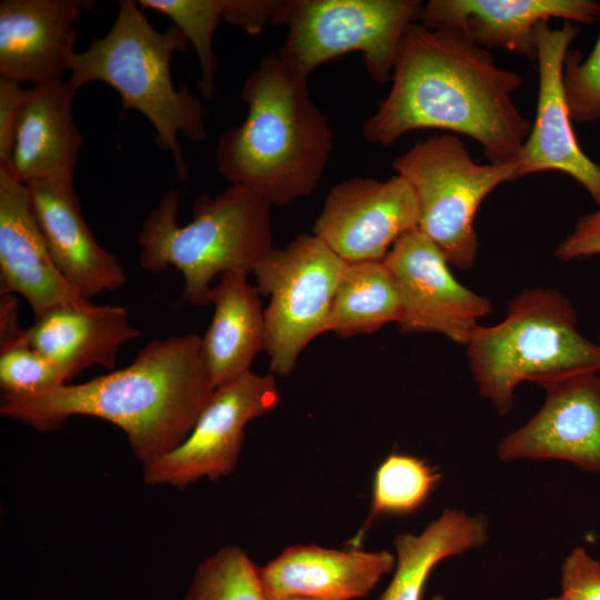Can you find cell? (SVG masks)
I'll use <instances>...</instances> for the list:
<instances>
[{
    "label": "cell",
    "instance_id": "27",
    "mask_svg": "<svg viewBox=\"0 0 600 600\" xmlns=\"http://www.w3.org/2000/svg\"><path fill=\"white\" fill-rule=\"evenodd\" d=\"M183 600H267L259 567L237 546H227L196 570Z\"/></svg>",
    "mask_w": 600,
    "mask_h": 600
},
{
    "label": "cell",
    "instance_id": "36",
    "mask_svg": "<svg viewBox=\"0 0 600 600\" xmlns=\"http://www.w3.org/2000/svg\"><path fill=\"white\" fill-rule=\"evenodd\" d=\"M543 600H567V599H564L562 596H560V597H557V598H547V599H543Z\"/></svg>",
    "mask_w": 600,
    "mask_h": 600
},
{
    "label": "cell",
    "instance_id": "13",
    "mask_svg": "<svg viewBox=\"0 0 600 600\" xmlns=\"http://www.w3.org/2000/svg\"><path fill=\"white\" fill-rule=\"evenodd\" d=\"M579 33L571 22L536 28L539 71L536 118L518 160V178L558 170L573 178L600 207V166L580 148L563 88V64Z\"/></svg>",
    "mask_w": 600,
    "mask_h": 600
},
{
    "label": "cell",
    "instance_id": "15",
    "mask_svg": "<svg viewBox=\"0 0 600 600\" xmlns=\"http://www.w3.org/2000/svg\"><path fill=\"white\" fill-rule=\"evenodd\" d=\"M0 292L21 294L36 320L58 309L90 303L56 266L28 188L7 166H0Z\"/></svg>",
    "mask_w": 600,
    "mask_h": 600
},
{
    "label": "cell",
    "instance_id": "33",
    "mask_svg": "<svg viewBox=\"0 0 600 600\" xmlns=\"http://www.w3.org/2000/svg\"><path fill=\"white\" fill-rule=\"evenodd\" d=\"M24 88L21 83L0 77V164L11 159L16 117Z\"/></svg>",
    "mask_w": 600,
    "mask_h": 600
},
{
    "label": "cell",
    "instance_id": "17",
    "mask_svg": "<svg viewBox=\"0 0 600 600\" xmlns=\"http://www.w3.org/2000/svg\"><path fill=\"white\" fill-rule=\"evenodd\" d=\"M83 0H2L0 77L31 86L62 80L77 41Z\"/></svg>",
    "mask_w": 600,
    "mask_h": 600
},
{
    "label": "cell",
    "instance_id": "11",
    "mask_svg": "<svg viewBox=\"0 0 600 600\" xmlns=\"http://www.w3.org/2000/svg\"><path fill=\"white\" fill-rule=\"evenodd\" d=\"M383 262L397 286L403 333H439L467 346L492 304L460 283L440 249L418 228L401 236Z\"/></svg>",
    "mask_w": 600,
    "mask_h": 600
},
{
    "label": "cell",
    "instance_id": "9",
    "mask_svg": "<svg viewBox=\"0 0 600 600\" xmlns=\"http://www.w3.org/2000/svg\"><path fill=\"white\" fill-rule=\"evenodd\" d=\"M346 263L317 236L300 234L273 248L253 269L260 294L269 298L266 352L273 373L290 374L304 348L328 332Z\"/></svg>",
    "mask_w": 600,
    "mask_h": 600
},
{
    "label": "cell",
    "instance_id": "1",
    "mask_svg": "<svg viewBox=\"0 0 600 600\" xmlns=\"http://www.w3.org/2000/svg\"><path fill=\"white\" fill-rule=\"evenodd\" d=\"M390 82L362 124L368 142L386 147L411 131L437 129L473 139L488 162L519 160L532 126L512 99L522 79L464 33L412 23Z\"/></svg>",
    "mask_w": 600,
    "mask_h": 600
},
{
    "label": "cell",
    "instance_id": "29",
    "mask_svg": "<svg viewBox=\"0 0 600 600\" xmlns=\"http://www.w3.org/2000/svg\"><path fill=\"white\" fill-rule=\"evenodd\" d=\"M563 88L572 121L600 119V34L586 59L581 51L569 49L563 64Z\"/></svg>",
    "mask_w": 600,
    "mask_h": 600
},
{
    "label": "cell",
    "instance_id": "5",
    "mask_svg": "<svg viewBox=\"0 0 600 600\" xmlns=\"http://www.w3.org/2000/svg\"><path fill=\"white\" fill-rule=\"evenodd\" d=\"M271 208L256 191L230 184L216 197L196 198L191 221L179 226V193L170 189L141 226L139 264L150 273L177 268L184 300L207 307L216 276L252 272L274 248Z\"/></svg>",
    "mask_w": 600,
    "mask_h": 600
},
{
    "label": "cell",
    "instance_id": "22",
    "mask_svg": "<svg viewBox=\"0 0 600 600\" xmlns=\"http://www.w3.org/2000/svg\"><path fill=\"white\" fill-rule=\"evenodd\" d=\"M247 276L241 270L226 271L211 289L214 313L202 342L214 388L251 371L254 358L266 351L261 294Z\"/></svg>",
    "mask_w": 600,
    "mask_h": 600
},
{
    "label": "cell",
    "instance_id": "18",
    "mask_svg": "<svg viewBox=\"0 0 600 600\" xmlns=\"http://www.w3.org/2000/svg\"><path fill=\"white\" fill-rule=\"evenodd\" d=\"M27 188L51 257L68 283L86 300L121 288L126 271L94 240L82 217L74 180L48 179Z\"/></svg>",
    "mask_w": 600,
    "mask_h": 600
},
{
    "label": "cell",
    "instance_id": "31",
    "mask_svg": "<svg viewBox=\"0 0 600 600\" xmlns=\"http://www.w3.org/2000/svg\"><path fill=\"white\" fill-rule=\"evenodd\" d=\"M282 4L283 0H224L222 20L254 36L268 22L276 23Z\"/></svg>",
    "mask_w": 600,
    "mask_h": 600
},
{
    "label": "cell",
    "instance_id": "32",
    "mask_svg": "<svg viewBox=\"0 0 600 600\" xmlns=\"http://www.w3.org/2000/svg\"><path fill=\"white\" fill-rule=\"evenodd\" d=\"M554 254L563 262L600 256V207L577 220L573 230L557 246Z\"/></svg>",
    "mask_w": 600,
    "mask_h": 600
},
{
    "label": "cell",
    "instance_id": "7",
    "mask_svg": "<svg viewBox=\"0 0 600 600\" xmlns=\"http://www.w3.org/2000/svg\"><path fill=\"white\" fill-rule=\"evenodd\" d=\"M392 168L416 196L418 229L451 267L471 269L479 253L476 213L497 187L518 179V160L479 163L459 136L439 133L416 142Z\"/></svg>",
    "mask_w": 600,
    "mask_h": 600
},
{
    "label": "cell",
    "instance_id": "24",
    "mask_svg": "<svg viewBox=\"0 0 600 600\" xmlns=\"http://www.w3.org/2000/svg\"><path fill=\"white\" fill-rule=\"evenodd\" d=\"M401 317L393 277L383 261L347 262L334 292L328 332L349 338L373 333Z\"/></svg>",
    "mask_w": 600,
    "mask_h": 600
},
{
    "label": "cell",
    "instance_id": "8",
    "mask_svg": "<svg viewBox=\"0 0 600 600\" xmlns=\"http://www.w3.org/2000/svg\"><path fill=\"white\" fill-rule=\"evenodd\" d=\"M422 8L420 0H286L276 20L288 28L278 54L309 78L322 63L359 51L368 76L384 84Z\"/></svg>",
    "mask_w": 600,
    "mask_h": 600
},
{
    "label": "cell",
    "instance_id": "35",
    "mask_svg": "<svg viewBox=\"0 0 600 600\" xmlns=\"http://www.w3.org/2000/svg\"><path fill=\"white\" fill-rule=\"evenodd\" d=\"M267 600H321V599L306 598V597H291V598H283V599H267Z\"/></svg>",
    "mask_w": 600,
    "mask_h": 600
},
{
    "label": "cell",
    "instance_id": "19",
    "mask_svg": "<svg viewBox=\"0 0 600 600\" xmlns=\"http://www.w3.org/2000/svg\"><path fill=\"white\" fill-rule=\"evenodd\" d=\"M77 91L68 80L24 89L7 166L23 184L48 179L73 180L83 143L72 116Z\"/></svg>",
    "mask_w": 600,
    "mask_h": 600
},
{
    "label": "cell",
    "instance_id": "37",
    "mask_svg": "<svg viewBox=\"0 0 600 600\" xmlns=\"http://www.w3.org/2000/svg\"><path fill=\"white\" fill-rule=\"evenodd\" d=\"M431 600H446L442 596H434Z\"/></svg>",
    "mask_w": 600,
    "mask_h": 600
},
{
    "label": "cell",
    "instance_id": "30",
    "mask_svg": "<svg viewBox=\"0 0 600 600\" xmlns=\"http://www.w3.org/2000/svg\"><path fill=\"white\" fill-rule=\"evenodd\" d=\"M561 590L567 600H600V562L573 549L561 566Z\"/></svg>",
    "mask_w": 600,
    "mask_h": 600
},
{
    "label": "cell",
    "instance_id": "2",
    "mask_svg": "<svg viewBox=\"0 0 600 600\" xmlns=\"http://www.w3.org/2000/svg\"><path fill=\"white\" fill-rule=\"evenodd\" d=\"M214 386L197 333L150 341L124 369L34 396H1L2 417L56 431L72 416L104 419L127 434L143 464L191 433Z\"/></svg>",
    "mask_w": 600,
    "mask_h": 600
},
{
    "label": "cell",
    "instance_id": "34",
    "mask_svg": "<svg viewBox=\"0 0 600 600\" xmlns=\"http://www.w3.org/2000/svg\"><path fill=\"white\" fill-rule=\"evenodd\" d=\"M18 322V301L13 293L1 292L0 297V346L11 343L24 334Z\"/></svg>",
    "mask_w": 600,
    "mask_h": 600
},
{
    "label": "cell",
    "instance_id": "14",
    "mask_svg": "<svg viewBox=\"0 0 600 600\" xmlns=\"http://www.w3.org/2000/svg\"><path fill=\"white\" fill-rule=\"evenodd\" d=\"M544 390L541 409L500 440L498 458L557 459L600 472V376L570 377Z\"/></svg>",
    "mask_w": 600,
    "mask_h": 600
},
{
    "label": "cell",
    "instance_id": "3",
    "mask_svg": "<svg viewBox=\"0 0 600 600\" xmlns=\"http://www.w3.org/2000/svg\"><path fill=\"white\" fill-rule=\"evenodd\" d=\"M240 94L248 113L218 141L219 173L230 184L256 191L272 207L311 194L333 143L329 122L310 96L308 78L271 53L249 73Z\"/></svg>",
    "mask_w": 600,
    "mask_h": 600
},
{
    "label": "cell",
    "instance_id": "38",
    "mask_svg": "<svg viewBox=\"0 0 600 600\" xmlns=\"http://www.w3.org/2000/svg\"><path fill=\"white\" fill-rule=\"evenodd\" d=\"M599 343H600V340H599Z\"/></svg>",
    "mask_w": 600,
    "mask_h": 600
},
{
    "label": "cell",
    "instance_id": "23",
    "mask_svg": "<svg viewBox=\"0 0 600 600\" xmlns=\"http://www.w3.org/2000/svg\"><path fill=\"white\" fill-rule=\"evenodd\" d=\"M488 531L484 514L446 509L419 534H397L394 573L379 600H421L433 568L449 557L486 544Z\"/></svg>",
    "mask_w": 600,
    "mask_h": 600
},
{
    "label": "cell",
    "instance_id": "21",
    "mask_svg": "<svg viewBox=\"0 0 600 600\" xmlns=\"http://www.w3.org/2000/svg\"><path fill=\"white\" fill-rule=\"evenodd\" d=\"M140 333L126 308L92 303L51 311L27 328L30 346L67 381L93 364L112 370L119 349Z\"/></svg>",
    "mask_w": 600,
    "mask_h": 600
},
{
    "label": "cell",
    "instance_id": "4",
    "mask_svg": "<svg viewBox=\"0 0 600 600\" xmlns=\"http://www.w3.org/2000/svg\"><path fill=\"white\" fill-rule=\"evenodd\" d=\"M117 18L87 50L76 52L68 81L78 90L91 81L112 87L121 98L122 114L136 109L156 130V143L172 154L177 176L188 181L189 168L178 142L182 133L191 142L207 138V109L184 83L174 88L171 57L189 51V40L178 26L156 30L138 1L121 0Z\"/></svg>",
    "mask_w": 600,
    "mask_h": 600
},
{
    "label": "cell",
    "instance_id": "28",
    "mask_svg": "<svg viewBox=\"0 0 600 600\" xmlns=\"http://www.w3.org/2000/svg\"><path fill=\"white\" fill-rule=\"evenodd\" d=\"M66 381L62 371L30 346L27 329L17 341L0 346L2 394H40L63 386Z\"/></svg>",
    "mask_w": 600,
    "mask_h": 600
},
{
    "label": "cell",
    "instance_id": "20",
    "mask_svg": "<svg viewBox=\"0 0 600 600\" xmlns=\"http://www.w3.org/2000/svg\"><path fill=\"white\" fill-rule=\"evenodd\" d=\"M394 566L396 557L384 550L297 544L259 568V577L267 599L352 600L367 597Z\"/></svg>",
    "mask_w": 600,
    "mask_h": 600
},
{
    "label": "cell",
    "instance_id": "16",
    "mask_svg": "<svg viewBox=\"0 0 600 600\" xmlns=\"http://www.w3.org/2000/svg\"><path fill=\"white\" fill-rule=\"evenodd\" d=\"M560 18L592 24L600 19L593 0H429L419 22L430 29H453L479 47L500 49L537 61L536 28Z\"/></svg>",
    "mask_w": 600,
    "mask_h": 600
},
{
    "label": "cell",
    "instance_id": "26",
    "mask_svg": "<svg viewBox=\"0 0 600 600\" xmlns=\"http://www.w3.org/2000/svg\"><path fill=\"white\" fill-rule=\"evenodd\" d=\"M140 8L169 17L192 44L198 56V88L207 101L213 97L218 59L213 52V33L222 20L224 0H139Z\"/></svg>",
    "mask_w": 600,
    "mask_h": 600
},
{
    "label": "cell",
    "instance_id": "10",
    "mask_svg": "<svg viewBox=\"0 0 600 600\" xmlns=\"http://www.w3.org/2000/svg\"><path fill=\"white\" fill-rule=\"evenodd\" d=\"M279 401L272 374L249 371L216 388L188 438L143 464L144 481L184 489L202 478L214 481L230 474L239 460L246 426Z\"/></svg>",
    "mask_w": 600,
    "mask_h": 600
},
{
    "label": "cell",
    "instance_id": "25",
    "mask_svg": "<svg viewBox=\"0 0 600 600\" xmlns=\"http://www.w3.org/2000/svg\"><path fill=\"white\" fill-rule=\"evenodd\" d=\"M441 474L426 460L407 453H391L377 468L371 510L362 528L348 542L361 548L371 523L380 516H407L418 511L437 488Z\"/></svg>",
    "mask_w": 600,
    "mask_h": 600
},
{
    "label": "cell",
    "instance_id": "6",
    "mask_svg": "<svg viewBox=\"0 0 600 600\" xmlns=\"http://www.w3.org/2000/svg\"><path fill=\"white\" fill-rule=\"evenodd\" d=\"M571 301L551 288H527L506 317L479 326L468 342L470 373L480 394L501 414L514 404L522 382L543 389L570 377L600 372V343L578 330Z\"/></svg>",
    "mask_w": 600,
    "mask_h": 600
},
{
    "label": "cell",
    "instance_id": "12",
    "mask_svg": "<svg viewBox=\"0 0 600 600\" xmlns=\"http://www.w3.org/2000/svg\"><path fill=\"white\" fill-rule=\"evenodd\" d=\"M418 223V202L403 178L358 177L330 189L312 231L346 262L383 261Z\"/></svg>",
    "mask_w": 600,
    "mask_h": 600
}]
</instances>
